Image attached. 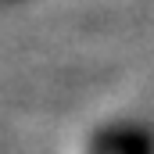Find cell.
Here are the masks:
<instances>
[{"instance_id":"obj_1","label":"cell","mask_w":154,"mask_h":154,"mask_svg":"<svg viewBox=\"0 0 154 154\" xmlns=\"http://www.w3.org/2000/svg\"><path fill=\"white\" fill-rule=\"evenodd\" d=\"M93 154H97V151H93Z\"/></svg>"}]
</instances>
